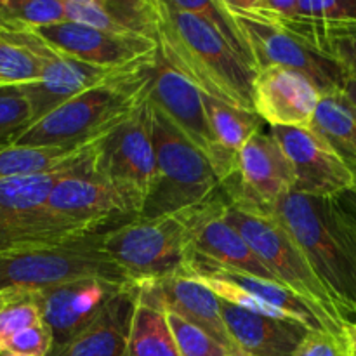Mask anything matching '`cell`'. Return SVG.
I'll list each match as a JSON object with an SVG mask.
<instances>
[{"mask_svg":"<svg viewBox=\"0 0 356 356\" xmlns=\"http://www.w3.org/2000/svg\"><path fill=\"white\" fill-rule=\"evenodd\" d=\"M160 54L204 96L254 111L257 72L195 14L160 0Z\"/></svg>","mask_w":356,"mask_h":356,"instance_id":"1","label":"cell"},{"mask_svg":"<svg viewBox=\"0 0 356 356\" xmlns=\"http://www.w3.org/2000/svg\"><path fill=\"white\" fill-rule=\"evenodd\" d=\"M273 219L301 247L344 315H356V222L337 198L289 191Z\"/></svg>","mask_w":356,"mask_h":356,"instance_id":"2","label":"cell"},{"mask_svg":"<svg viewBox=\"0 0 356 356\" xmlns=\"http://www.w3.org/2000/svg\"><path fill=\"white\" fill-rule=\"evenodd\" d=\"M219 190L207 202L153 219L136 218L104 233V250L136 285L155 284L190 261L198 229L228 211Z\"/></svg>","mask_w":356,"mask_h":356,"instance_id":"3","label":"cell"},{"mask_svg":"<svg viewBox=\"0 0 356 356\" xmlns=\"http://www.w3.org/2000/svg\"><path fill=\"white\" fill-rule=\"evenodd\" d=\"M155 63L136 66L66 101L31 125L16 145L82 146L106 138L148 97Z\"/></svg>","mask_w":356,"mask_h":356,"instance_id":"4","label":"cell"},{"mask_svg":"<svg viewBox=\"0 0 356 356\" xmlns=\"http://www.w3.org/2000/svg\"><path fill=\"white\" fill-rule=\"evenodd\" d=\"M104 233L0 252V291H45L87 278L136 285L104 250Z\"/></svg>","mask_w":356,"mask_h":356,"instance_id":"5","label":"cell"},{"mask_svg":"<svg viewBox=\"0 0 356 356\" xmlns=\"http://www.w3.org/2000/svg\"><path fill=\"white\" fill-rule=\"evenodd\" d=\"M96 156L97 152L89 162L63 174L52 186L40 209V229L47 243L104 233L136 219L99 176Z\"/></svg>","mask_w":356,"mask_h":356,"instance_id":"6","label":"cell"},{"mask_svg":"<svg viewBox=\"0 0 356 356\" xmlns=\"http://www.w3.org/2000/svg\"><path fill=\"white\" fill-rule=\"evenodd\" d=\"M156 176L143 214L153 219L207 202L219 190L218 176L207 156L191 145L152 104Z\"/></svg>","mask_w":356,"mask_h":356,"instance_id":"7","label":"cell"},{"mask_svg":"<svg viewBox=\"0 0 356 356\" xmlns=\"http://www.w3.org/2000/svg\"><path fill=\"white\" fill-rule=\"evenodd\" d=\"M96 170L132 218L143 214L156 176V152L149 94L138 110L101 141Z\"/></svg>","mask_w":356,"mask_h":356,"instance_id":"8","label":"cell"},{"mask_svg":"<svg viewBox=\"0 0 356 356\" xmlns=\"http://www.w3.org/2000/svg\"><path fill=\"white\" fill-rule=\"evenodd\" d=\"M225 219L243 236L278 284L291 289L336 322L343 325L350 322L313 270L301 247L273 218H256L228 209Z\"/></svg>","mask_w":356,"mask_h":356,"instance_id":"9","label":"cell"},{"mask_svg":"<svg viewBox=\"0 0 356 356\" xmlns=\"http://www.w3.org/2000/svg\"><path fill=\"white\" fill-rule=\"evenodd\" d=\"M221 191L232 211L273 218L277 202L294 191V170L270 131L261 129L247 141L235 174L221 184Z\"/></svg>","mask_w":356,"mask_h":356,"instance_id":"10","label":"cell"},{"mask_svg":"<svg viewBox=\"0 0 356 356\" xmlns=\"http://www.w3.org/2000/svg\"><path fill=\"white\" fill-rule=\"evenodd\" d=\"M14 40L26 45L38 58L42 66V76L38 82L21 86L31 108L33 124L47 117L61 104L80 96L92 87L101 86L113 76L122 75L129 70H106L87 65L75 58L56 51L44 38L33 31H7ZM141 66V65H139ZM136 68V66H134ZM31 124V125H33Z\"/></svg>","mask_w":356,"mask_h":356,"instance_id":"11","label":"cell"},{"mask_svg":"<svg viewBox=\"0 0 356 356\" xmlns=\"http://www.w3.org/2000/svg\"><path fill=\"white\" fill-rule=\"evenodd\" d=\"M236 19L249 42L256 72L271 66L296 70L308 76L322 96L336 94L343 89L346 76L343 68L308 42L296 37L280 24L243 16H236Z\"/></svg>","mask_w":356,"mask_h":356,"instance_id":"12","label":"cell"},{"mask_svg":"<svg viewBox=\"0 0 356 356\" xmlns=\"http://www.w3.org/2000/svg\"><path fill=\"white\" fill-rule=\"evenodd\" d=\"M294 170V191L339 198L356 186V170L313 129L270 127Z\"/></svg>","mask_w":356,"mask_h":356,"instance_id":"13","label":"cell"},{"mask_svg":"<svg viewBox=\"0 0 356 356\" xmlns=\"http://www.w3.org/2000/svg\"><path fill=\"white\" fill-rule=\"evenodd\" d=\"M33 33L70 58L106 70L134 68L159 56V42L110 33L73 21L37 28Z\"/></svg>","mask_w":356,"mask_h":356,"instance_id":"14","label":"cell"},{"mask_svg":"<svg viewBox=\"0 0 356 356\" xmlns=\"http://www.w3.org/2000/svg\"><path fill=\"white\" fill-rule=\"evenodd\" d=\"M127 287L131 285L87 278L38 291L42 322L51 329L54 339V346L49 356L59 353L63 348L68 346L103 313L108 302Z\"/></svg>","mask_w":356,"mask_h":356,"instance_id":"15","label":"cell"},{"mask_svg":"<svg viewBox=\"0 0 356 356\" xmlns=\"http://www.w3.org/2000/svg\"><path fill=\"white\" fill-rule=\"evenodd\" d=\"M320 99L315 83L296 70L271 66L254 80V111L270 127H309Z\"/></svg>","mask_w":356,"mask_h":356,"instance_id":"16","label":"cell"},{"mask_svg":"<svg viewBox=\"0 0 356 356\" xmlns=\"http://www.w3.org/2000/svg\"><path fill=\"white\" fill-rule=\"evenodd\" d=\"M149 103L162 111L191 145L211 159L214 139L205 111L204 94L163 59L160 49L149 86Z\"/></svg>","mask_w":356,"mask_h":356,"instance_id":"17","label":"cell"},{"mask_svg":"<svg viewBox=\"0 0 356 356\" xmlns=\"http://www.w3.org/2000/svg\"><path fill=\"white\" fill-rule=\"evenodd\" d=\"M138 287L149 289L159 298L163 308L177 313L195 327L204 330L205 334L214 337L222 346L235 351L225 318H222L221 299L195 277L188 263L176 273L155 284L138 285Z\"/></svg>","mask_w":356,"mask_h":356,"instance_id":"18","label":"cell"},{"mask_svg":"<svg viewBox=\"0 0 356 356\" xmlns=\"http://www.w3.org/2000/svg\"><path fill=\"white\" fill-rule=\"evenodd\" d=\"M221 312L235 351L243 356H292L309 330L294 320L259 315L225 301Z\"/></svg>","mask_w":356,"mask_h":356,"instance_id":"19","label":"cell"},{"mask_svg":"<svg viewBox=\"0 0 356 356\" xmlns=\"http://www.w3.org/2000/svg\"><path fill=\"white\" fill-rule=\"evenodd\" d=\"M66 21L159 42L160 0H63Z\"/></svg>","mask_w":356,"mask_h":356,"instance_id":"20","label":"cell"},{"mask_svg":"<svg viewBox=\"0 0 356 356\" xmlns=\"http://www.w3.org/2000/svg\"><path fill=\"white\" fill-rule=\"evenodd\" d=\"M225 214L211 218L202 225L193 240L190 263L195 266L226 268L277 282L243 236L226 221Z\"/></svg>","mask_w":356,"mask_h":356,"instance_id":"21","label":"cell"},{"mask_svg":"<svg viewBox=\"0 0 356 356\" xmlns=\"http://www.w3.org/2000/svg\"><path fill=\"white\" fill-rule=\"evenodd\" d=\"M136 299L138 285L118 292L82 334L52 356H125Z\"/></svg>","mask_w":356,"mask_h":356,"instance_id":"22","label":"cell"},{"mask_svg":"<svg viewBox=\"0 0 356 356\" xmlns=\"http://www.w3.org/2000/svg\"><path fill=\"white\" fill-rule=\"evenodd\" d=\"M204 103L214 139V152L209 162L218 176L219 184H222L235 174L240 152L247 141L263 129L264 122L256 111L229 106L214 97L204 96Z\"/></svg>","mask_w":356,"mask_h":356,"instance_id":"23","label":"cell"},{"mask_svg":"<svg viewBox=\"0 0 356 356\" xmlns=\"http://www.w3.org/2000/svg\"><path fill=\"white\" fill-rule=\"evenodd\" d=\"M68 170L72 169L38 174V176L0 179V252L9 249L10 240L16 235L19 226L24 225L45 204L52 186Z\"/></svg>","mask_w":356,"mask_h":356,"instance_id":"24","label":"cell"},{"mask_svg":"<svg viewBox=\"0 0 356 356\" xmlns=\"http://www.w3.org/2000/svg\"><path fill=\"white\" fill-rule=\"evenodd\" d=\"M103 139L82 146L13 145L0 148V179L38 176L79 167L96 155Z\"/></svg>","mask_w":356,"mask_h":356,"instance_id":"25","label":"cell"},{"mask_svg":"<svg viewBox=\"0 0 356 356\" xmlns=\"http://www.w3.org/2000/svg\"><path fill=\"white\" fill-rule=\"evenodd\" d=\"M125 356H179L162 305L146 287H138Z\"/></svg>","mask_w":356,"mask_h":356,"instance_id":"26","label":"cell"},{"mask_svg":"<svg viewBox=\"0 0 356 356\" xmlns=\"http://www.w3.org/2000/svg\"><path fill=\"white\" fill-rule=\"evenodd\" d=\"M309 129L330 143L334 149L356 170V113L343 94L322 96Z\"/></svg>","mask_w":356,"mask_h":356,"instance_id":"27","label":"cell"},{"mask_svg":"<svg viewBox=\"0 0 356 356\" xmlns=\"http://www.w3.org/2000/svg\"><path fill=\"white\" fill-rule=\"evenodd\" d=\"M177 9H183L186 13L195 14L200 19H204L214 31H218L226 44L243 59L249 63L254 70L252 52H250L249 42L240 28L238 19L235 14L226 7L225 0H172Z\"/></svg>","mask_w":356,"mask_h":356,"instance_id":"28","label":"cell"},{"mask_svg":"<svg viewBox=\"0 0 356 356\" xmlns=\"http://www.w3.org/2000/svg\"><path fill=\"white\" fill-rule=\"evenodd\" d=\"M61 21L63 0H0V31H33Z\"/></svg>","mask_w":356,"mask_h":356,"instance_id":"29","label":"cell"},{"mask_svg":"<svg viewBox=\"0 0 356 356\" xmlns=\"http://www.w3.org/2000/svg\"><path fill=\"white\" fill-rule=\"evenodd\" d=\"M40 322L42 309L38 291H28V289L0 291V351L6 341Z\"/></svg>","mask_w":356,"mask_h":356,"instance_id":"30","label":"cell"},{"mask_svg":"<svg viewBox=\"0 0 356 356\" xmlns=\"http://www.w3.org/2000/svg\"><path fill=\"white\" fill-rule=\"evenodd\" d=\"M40 76L42 66L37 56L7 31H0V87L28 86L38 82Z\"/></svg>","mask_w":356,"mask_h":356,"instance_id":"31","label":"cell"},{"mask_svg":"<svg viewBox=\"0 0 356 356\" xmlns=\"http://www.w3.org/2000/svg\"><path fill=\"white\" fill-rule=\"evenodd\" d=\"M31 124V108L23 87H0V148L16 145Z\"/></svg>","mask_w":356,"mask_h":356,"instance_id":"32","label":"cell"},{"mask_svg":"<svg viewBox=\"0 0 356 356\" xmlns=\"http://www.w3.org/2000/svg\"><path fill=\"white\" fill-rule=\"evenodd\" d=\"M162 309L179 356H229L233 353L232 350L222 346L214 337L205 334L204 330L195 327L193 323L184 320L177 313L170 312L163 306Z\"/></svg>","mask_w":356,"mask_h":356,"instance_id":"33","label":"cell"},{"mask_svg":"<svg viewBox=\"0 0 356 356\" xmlns=\"http://www.w3.org/2000/svg\"><path fill=\"white\" fill-rule=\"evenodd\" d=\"M298 19L356 23V0H298Z\"/></svg>","mask_w":356,"mask_h":356,"instance_id":"34","label":"cell"},{"mask_svg":"<svg viewBox=\"0 0 356 356\" xmlns=\"http://www.w3.org/2000/svg\"><path fill=\"white\" fill-rule=\"evenodd\" d=\"M52 346H54V339H52L51 329L44 322H40L6 341L2 351L19 356H49Z\"/></svg>","mask_w":356,"mask_h":356,"instance_id":"35","label":"cell"},{"mask_svg":"<svg viewBox=\"0 0 356 356\" xmlns=\"http://www.w3.org/2000/svg\"><path fill=\"white\" fill-rule=\"evenodd\" d=\"M292 356H351L344 336L316 329L308 330Z\"/></svg>","mask_w":356,"mask_h":356,"instance_id":"36","label":"cell"},{"mask_svg":"<svg viewBox=\"0 0 356 356\" xmlns=\"http://www.w3.org/2000/svg\"><path fill=\"white\" fill-rule=\"evenodd\" d=\"M341 94H343V97L346 99V103L353 108V111L356 113V76L355 75L344 76Z\"/></svg>","mask_w":356,"mask_h":356,"instance_id":"37","label":"cell"},{"mask_svg":"<svg viewBox=\"0 0 356 356\" xmlns=\"http://www.w3.org/2000/svg\"><path fill=\"white\" fill-rule=\"evenodd\" d=\"M337 200H339L341 207L348 212V216H350V218L356 222V186L351 188V190L346 191V193L341 195Z\"/></svg>","mask_w":356,"mask_h":356,"instance_id":"38","label":"cell"},{"mask_svg":"<svg viewBox=\"0 0 356 356\" xmlns=\"http://www.w3.org/2000/svg\"><path fill=\"white\" fill-rule=\"evenodd\" d=\"M344 341H346L351 356H356V322H348L344 325Z\"/></svg>","mask_w":356,"mask_h":356,"instance_id":"39","label":"cell"},{"mask_svg":"<svg viewBox=\"0 0 356 356\" xmlns=\"http://www.w3.org/2000/svg\"><path fill=\"white\" fill-rule=\"evenodd\" d=\"M229 356H243V355H240V353H238V351H233V353H232V355H229Z\"/></svg>","mask_w":356,"mask_h":356,"instance_id":"40","label":"cell"},{"mask_svg":"<svg viewBox=\"0 0 356 356\" xmlns=\"http://www.w3.org/2000/svg\"><path fill=\"white\" fill-rule=\"evenodd\" d=\"M0 356H9V353H3V351H0Z\"/></svg>","mask_w":356,"mask_h":356,"instance_id":"41","label":"cell"},{"mask_svg":"<svg viewBox=\"0 0 356 356\" xmlns=\"http://www.w3.org/2000/svg\"><path fill=\"white\" fill-rule=\"evenodd\" d=\"M9 356H19V355H9Z\"/></svg>","mask_w":356,"mask_h":356,"instance_id":"42","label":"cell"}]
</instances>
